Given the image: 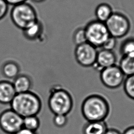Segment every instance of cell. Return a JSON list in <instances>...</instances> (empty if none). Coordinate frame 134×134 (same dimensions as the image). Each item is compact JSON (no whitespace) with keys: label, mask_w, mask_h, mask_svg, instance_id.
Returning <instances> with one entry per match:
<instances>
[{"label":"cell","mask_w":134,"mask_h":134,"mask_svg":"<svg viewBox=\"0 0 134 134\" xmlns=\"http://www.w3.org/2000/svg\"><path fill=\"white\" fill-rule=\"evenodd\" d=\"M31 1L35 3H42V2H44L46 0H31Z\"/></svg>","instance_id":"cell-29"},{"label":"cell","mask_w":134,"mask_h":134,"mask_svg":"<svg viewBox=\"0 0 134 134\" xmlns=\"http://www.w3.org/2000/svg\"><path fill=\"white\" fill-rule=\"evenodd\" d=\"M111 6L106 3L98 4L95 9V15L96 20L105 23L113 14Z\"/></svg>","instance_id":"cell-14"},{"label":"cell","mask_w":134,"mask_h":134,"mask_svg":"<svg viewBox=\"0 0 134 134\" xmlns=\"http://www.w3.org/2000/svg\"><path fill=\"white\" fill-rule=\"evenodd\" d=\"M9 6L5 0H0V20H2L8 13Z\"/></svg>","instance_id":"cell-24"},{"label":"cell","mask_w":134,"mask_h":134,"mask_svg":"<svg viewBox=\"0 0 134 134\" xmlns=\"http://www.w3.org/2000/svg\"><path fill=\"white\" fill-rule=\"evenodd\" d=\"M123 87L126 95L130 99L134 100V74L126 76Z\"/></svg>","instance_id":"cell-20"},{"label":"cell","mask_w":134,"mask_h":134,"mask_svg":"<svg viewBox=\"0 0 134 134\" xmlns=\"http://www.w3.org/2000/svg\"><path fill=\"white\" fill-rule=\"evenodd\" d=\"M2 72L5 77L8 79H15L19 75V67L13 61H8L3 64Z\"/></svg>","instance_id":"cell-17"},{"label":"cell","mask_w":134,"mask_h":134,"mask_svg":"<svg viewBox=\"0 0 134 134\" xmlns=\"http://www.w3.org/2000/svg\"><path fill=\"white\" fill-rule=\"evenodd\" d=\"M48 104L49 108L54 115H66L72 109L73 98L66 90L57 88L50 94Z\"/></svg>","instance_id":"cell-4"},{"label":"cell","mask_w":134,"mask_h":134,"mask_svg":"<svg viewBox=\"0 0 134 134\" xmlns=\"http://www.w3.org/2000/svg\"><path fill=\"white\" fill-rule=\"evenodd\" d=\"M10 104L11 109L23 118L36 116L41 108L40 98L30 91L17 93Z\"/></svg>","instance_id":"cell-2"},{"label":"cell","mask_w":134,"mask_h":134,"mask_svg":"<svg viewBox=\"0 0 134 134\" xmlns=\"http://www.w3.org/2000/svg\"><path fill=\"white\" fill-rule=\"evenodd\" d=\"M5 1L9 5H12L13 6L17 4L27 2V0H5Z\"/></svg>","instance_id":"cell-26"},{"label":"cell","mask_w":134,"mask_h":134,"mask_svg":"<svg viewBox=\"0 0 134 134\" xmlns=\"http://www.w3.org/2000/svg\"><path fill=\"white\" fill-rule=\"evenodd\" d=\"M105 120L87 121L82 129L83 134H104L108 129Z\"/></svg>","instance_id":"cell-12"},{"label":"cell","mask_w":134,"mask_h":134,"mask_svg":"<svg viewBox=\"0 0 134 134\" xmlns=\"http://www.w3.org/2000/svg\"><path fill=\"white\" fill-rule=\"evenodd\" d=\"M10 17L13 24L22 30L39 20L36 8L27 2L13 6Z\"/></svg>","instance_id":"cell-3"},{"label":"cell","mask_w":134,"mask_h":134,"mask_svg":"<svg viewBox=\"0 0 134 134\" xmlns=\"http://www.w3.org/2000/svg\"><path fill=\"white\" fill-rule=\"evenodd\" d=\"M104 134H122V133L115 128H108Z\"/></svg>","instance_id":"cell-27"},{"label":"cell","mask_w":134,"mask_h":134,"mask_svg":"<svg viewBox=\"0 0 134 134\" xmlns=\"http://www.w3.org/2000/svg\"><path fill=\"white\" fill-rule=\"evenodd\" d=\"M0 127L5 132L14 134L23 127V118L13 109H7L0 115Z\"/></svg>","instance_id":"cell-9"},{"label":"cell","mask_w":134,"mask_h":134,"mask_svg":"<svg viewBox=\"0 0 134 134\" xmlns=\"http://www.w3.org/2000/svg\"><path fill=\"white\" fill-rule=\"evenodd\" d=\"M43 26L39 19L23 30L24 36L28 40L33 41L40 38L43 33Z\"/></svg>","instance_id":"cell-13"},{"label":"cell","mask_w":134,"mask_h":134,"mask_svg":"<svg viewBox=\"0 0 134 134\" xmlns=\"http://www.w3.org/2000/svg\"><path fill=\"white\" fill-rule=\"evenodd\" d=\"M119 67L126 76L134 74V56L122 57Z\"/></svg>","instance_id":"cell-16"},{"label":"cell","mask_w":134,"mask_h":134,"mask_svg":"<svg viewBox=\"0 0 134 134\" xmlns=\"http://www.w3.org/2000/svg\"><path fill=\"white\" fill-rule=\"evenodd\" d=\"M122 57L134 56V38H128L123 41L120 47Z\"/></svg>","instance_id":"cell-18"},{"label":"cell","mask_w":134,"mask_h":134,"mask_svg":"<svg viewBox=\"0 0 134 134\" xmlns=\"http://www.w3.org/2000/svg\"><path fill=\"white\" fill-rule=\"evenodd\" d=\"M54 124L58 127H63L66 124L68 118L66 115L57 114L55 115L53 119Z\"/></svg>","instance_id":"cell-22"},{"label":"cell","mask_w":134,"mask_h":134,"mask_svg":"<svg viewBox=\"0 0 134 134\" xmlns=\"http://www.w3.org/2000/svg\"><path fill=\"white\" fill-rule=\"evenodd\" d=\"M13 84L16 93H21L30 91L31 82L27 75H20L15 78Z\"/></svg>","instance_id":"cell-15"},{"label":"cell","mask_w":134,"mask_h":134,"mask_svg":"<svg viewBox=\"0 0 134 134\" xmlns=\"http://www.w3.org/2000/svg\"><path fill=\"white\" fill-rule=\"evenodd\" d=\"M116 44L117 39L110 36L105 41L101 48L107 50L113 51L116 46Z\"/></svg>","instance_id":"cell-23"},{"label":"cell","mask_w":134,"mask_h":134,"mask_svg":"<svg viewBox=\"0 0 134 134\" xmlns=\"http://www.w3.org/2000/svg\"><path fill=\"white\" fill-rule=\"evenodd\" d=\"M97 52L96 47L86 42L76 46L74 57L80 65L83 67H93L96 61Z\"/></svg>","instance_id":"cell-8"},{"label":"cell","mask_w":134,"mask_h":134,"mask_svg":"<svg viewBox=\"0 0 134 134\" xmlns=\"http://www.w3.org/2000/svg\"><path fill=\"white\" fill-rule=\"evenodd\" d=\"M117 57L113 51L102 49L98 51L93 68L100 72L104 69L116 65Z\"/></svg>","instance_id":"cell-10"},{"label":"cell","mask_w":134,"mask_h":134,"mask_svg":"<svg viewBox=\"0 0 134 134\" xmlns=\"http://www.w3.org/2000/svg\"><path fill=\"white\" fill-rule=\"evenodd\" d=\"M126 76L118 65L103 69L99 72V78L102 84L110 89H116L123 84Z\"/></svg>","instance_id":"cell-7"},{"label":"cell","mask_w":134,"mask_h":134,"mask_svg":"<svg viewBox=\"0 0 134 134\" xmlns=\"http://www.w3.org/2000/svg\"><path fill=\"white\" fill-rule=\"evenodd\" d=\"M14 134H36V133L35 131H33L23 127Z\"/></svg>","instance_id":"cell-25"},{"label":"cell","mask_w":134,"mask_h":134,"mask_svg":"<svg viewBox=\"0 0 134 134\" xmlns=\"http://www.w3.org/2000/svg\"><path fill=\"white\" fill-rule=\"evenodd\" d=\"M122 134H134V126H131L127 128Z\"/></svg>","instance_id":"cell-28"},{"label":"cell","mask_w":134,"mask_h":134,"mask_svg":"<svg viewBox=\"0 0 134 134\" xmlns=\"http://www.w3.org/2000/svg\"><path fill=\"white\" fill-rule=\"evenodd\" d=\"M81 111L87 121H103L109 116L110 106L107 99L103 95L92 94L83 101Z\"/></svg>","instance_id":"cell-1"},{"label":"cell","mask_w":134,"mask_h":134,"mask_svg":"<svg viewBox=\"0 0 134 134\" xmlns=\"http://www.w3.org/2000/svg\"><path fill=\"white\" fill-rule=\"evenodd\" d=\"M16 94L13 83L5 81H0V103H10Z\"/></svg>","instance_id":"cell-11"},{"label":"cell","mask_w":134,"mask_h":134,"mask_svg":"<svg viewBox=\"0 0 134 134\" xmlns=\"http://www.w3.org/2000/svg\"><path fill=\"white\" fill-rule=\"evenodd\" d=\"M84 28L87 42L96 48H102L110 36L105 23L96 19L89 21Z\"/></svg>","instance_id":"cell-5"},{"label":"cell","mask_w":134,"mask_h":134,"mask_svg":"<svg viewBox=\"0 0 134 134\" xmlns=\"http://www.w3.org/2000/svg\"><path fill=\"white\" fill-rule=\"evenodd\" d=\"M40 120L37 116H30L23 118V127L36 131L40 126Z\"/></svg>","instance_id":"cell-19"},{"label":"cell","mask_w":134,"mask_h":134,"mask_svg":"<svg viewBox=\"0 0 134 134\" xmlns=\"http://www.w3.org/2000/svg\"><path fill=\"white\" fill-rule=\"evenodd\" d=\"M105 25L109 35L116 39L126 36L131 27L129 18L125 14L119 12H114L106 21Z\"/></svg>","instance_id":"cell-6"},{"label":"cell","mask_w":134,"mask_h":134,"mask_svg":"<svg viewBox=\"0 0 134 134\" xmlns=\"http://www.w3.org/2000/svg\"><path fill=\"white\" fill-rule=\"evenodd\" d=\"M72 40L76 45H80L87 42L84 27H78L74 30L72 35Z\"/></svg>","instance_id":"cell-21"}]
</instances>
